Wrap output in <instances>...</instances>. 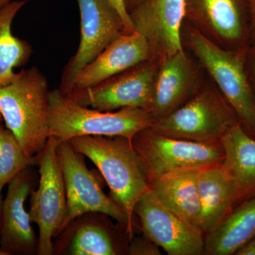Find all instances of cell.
Listing matches in <instances>:
<instances>
[{
	"label": "cell",
	"mask_w": 255,
	"mask_h": 255,
	"mask_svg": "<svg viewBox=\"0 0 255 255\" xmlns=\"http://www.w3.org/2000/svg\"><path fill=\"white\" fill-rule=\"evenodd\" d=\"M131 143L148 187L168 174L221 165L224 157L221 144L168 136L152 127L137 132Z\"/></svg>",
	"instance_id": "5b68a950"
},
{
	"label": "cell",
	"mask_w": 255,
	"mask_h": 255,
	"mask_svg": "<svg viewBox=\"0 0 255 255\" xmlns=\"http://www.w3.org/2000/svg\"><path fill=\"white\" fill-rule=\"evenodd\" d=\"M129 255H161L160 248L150 238L143 235L141 237L132 238L128 248Z\"/></svg>",
	"instance_id": "cb8c5ba5"
},
{
	"label": "cell",
	"mask_w": 255,
	"mask_h": 255,
	"mask_svg": "<svg viewBox=\"0 0 255 255\" xmlns=\"http://www.w3.org/2000/svg\"><path fill=\"white\" fill-rule=\"evenodd\" d=\"M196 74L184 50L159 61L150 112L155 120L184 105L195 93Z\"/></svg>",
	"instance_id": "2e32d148"
},
{
	"label": "cell",
	"mask_w": 255,
	"mask_h": 255,
	"mask_svg": "<svg viewBox=\"0 0 255 255\" xmlns=\"http://www.w3.org/2000/svg\"><path fill=\"white\" fill-rule=\"evenodd\" d=\"M70 254L114 255L118 254L113 240L105 228L95 223H85L75 231L70 242Z\"/></svg>",
	"instance_id": "603a6c76"
},
{
	"label": "cell",
	"mask_w": 255,
	"mask_h": 255,
	"mask_svg": "<svg viewBox=\"0 0 255 255\" xmlns=\"http://www.w3.org/2000/svg\"><path fill=\"white\" fill-rule=\"evenodd\" d=\"M142 232L169 255H205L204 233L167 209L149 189L134 209Z\"/></svg>",
	"instance_id": "8fae6325"
},
{
	"label": "cell",
	"mask_w": 255,
	"mask_h": 255,
	"mask_svg": "<svg viewBox=\"0 0 255 255\" xmlns=\"http://www.w3.org/2000/svg\"><path fill=\"white\" fill-rule=\"evenodd\" d=\"M236 255H255V237L243 245Z\"/></svg>",
	"instance_id": "4316f807"
},
{
	"label": "cell",
	"mask_w": 255,
	"mask_h": 255,
	"mask_svg": "<svg viewBox=\"0 0 255 255\" xmlns=\"http://www.w3.org/2000/svg\"><path fill=\"white\" fill-rule=\"evenodd\" d=\"M221 144L224 152L221 166L236 187L238 205L255 196V139L239 123Z\"/></svg>",
	"instance_id": "e0dca14e"
},
{
	"label": "cell",
	"mask_w": 255,
	"mask_h": 255,
	"mask_svg": "<svg viewBox=\"0 0 255 255\" xmlns=\"http://www.w3.org/2000/svg\"><path fill=\"white\" fill-rule=\"evenodd\" d=\"M158 63L144 62L95 86L73 90L69 97L83 107L102 112L135 107L150 112Z\"/></svg>",
	"instance_id": "9c48e42d"
},
{
	"label": "cell",
	"mask_w": 255,
	"mask_h": 255,
	"mask_svg": "<svg viewBox=\"0 0 255 255\" xmlns=\"http://www.w3.org/2000/svg\"><path fill=\"white\" fill-rule=\"evenodd\" d=\"M57 154L66 189L67 210L63 230L75 219L89 213L107 215L126 227L129 238L133 237V225L128 216L102 190L82 154L68 141L59 140Z\"/></svg>",
	"instance_id": "ba28073f"
},
{
	"label": "cell",
	"mask_w": 255,
	"mask_h": 255,
	"mask_svg": "<svg viewBox=\"0 0 255 255\" xmlns=\"http://www.w3.org/2000/svg\"><path fill=\"white\" fill-rule=\"evenodd\" d=\"M80 13L78 50L62 73L60 91L68 95L82 69L121 35L126 34L120 15L109 0H76Z\"/></svg>",
	"instance_id": "30bf717a"
},
{
	"label": "cell",
	"mask_w": 255,
	"mask_h": 255,
	"mask_svg": "<svg viewBox=\"0 0 255 255\" xmlns=\"http://www.w3.org/2000/svg\"><path fill=\"white\" fill-rule=\"evenodd\" d=\"M199 170L168 174L149 185L158 200L182 219L198 226L201 214L198 189Z\"/></svg>",
	"instance_id": "ffe728a7"
},
{
	"label": "cell",
	"mask_w": 255,
	"mask_h": 255,
	"mask_svg": "<svg viewBox=\"0 0 255 255\" xmlns=\"http://www.w3.org/2000/svg\"><path fill=\"white\" fill-rule=\"evenodd\" d=\"M188 43L236 112L242 127L255 139V90L248 75L249 49L221 47L199 30L190 31Z\"/></svg>",
	"instance_id": "277c9868"
},
{
	"label": "cell",
	"mask_w": 255,
	"mask_h": 255,
	"mask_svg": "<svg viewBox=\"0 0 255 255\" xmlns=\"http://www.w3.org/2000/svg\"><path fill=\"white\" fill-rule=\"evenodd\" d=\"M184 4L185 18L204 30L205 35L224 48L249 49L247 0H184Z\"/></svg>",
	"instance_id": "4fadbf2b"
},
{
	"label": "cell",
	"mask_w": 255,
	"mask_h": 255,
	"mask_svg": "<svg viewBox=\"0 0 255 255\" xmlns=\"http://www.w3.org/2000/svg\"><path fill=\"white\" fill-rule=\"evenodd\" d=\"M59 140L53 136L47 140L38 156L39 186L31 191L30 220L39 230L38 252L39 255L54 253L53 239L63 231L66 216V189L63 172L57 154Z\"/></svg>",
	"instance_id": "52a82bcc"
},
{
	"label": "cell",
	"mask_w": 255,
	"mask_h": 255,
	"mask_svg": "<svg viewBox=\"0 0 255 255\" xmlns=\"http://www.w3.org/2000/svg\"><path fill=\"white\" fill-rule=\"evenodd\" d=\"M250 22L249 51L255 53V0H247Z\"/></svg>",
	"instance_id": "484cf974"
},
{
	"label": "cell",
	"mask_w": 255,
	"mask_h": 255,
	"mask_svg": "<svg viewBox=\"0 0 255 255\" xmlns=\"http://www.w3.org/2000/svg\"><path fill=\"white\" fill-rule=\"evenodd\" d=\"M48 80L36 67L22 70L9 85L0 88V113L30 156L44 148L49 138Z\"/></svg>",
	"instance_id": "6da1fadb"
},
{
	"label": "cell",
	"mask_w": 255,
	"mask_h": 255,
	"mask_svg": "<svg viewBox=\"0 0 255 255\" xmlns=\"http://www.w3.org/2000/svg\"><path fill=\"white\" fill-rule=\"evenodd\" d=\"M129 16L134 31L147 40L154 61L183 50L181 28L185 18L184 0H142Z\"/></svg>",
	"instance_id": "7c38bea8"
},
{
	"label": "cell",
	"mask_w": 255,
	"mask_h": 255,
	"mask_svg": "<svg viewBox=\"0 0 255 255\" xmlns=\"http://www.w3.org/2000/svg\"><path fill=\"white\" fill-rule=\"evenodd\" d=\"M2 121H3L2 117H1V113H0V124H1V122H2Z\"/></svg>",
	"instance_id": "1f68e13d"
},
{
	"label": "cell",
	"mask_w": 255,
	"mask_h": 255,
	"mask_svg": "<svg viewBox=\"0 0 255 255\" xmlns=\"http://www.w3.org/2000/svg\"><path fill=\"white\" fill-rule=\"evenodd\" d=\"M38 162V156L27 155L13 132L0 124V191L19 172Z\"/></svg>",
	"instance_id": "7402d4cb"
},
{
	"label": "cell",
	"mask_w": 255,
	"mask_h": 255,
	"mask_svg": "<svg viewBox=\"0 0 255 255\" xmlns=\"http://www.w3.org/2000/svg\"><path fill=\"white\" fill-rule=\"evenodd\" d=\"M12 0H0V9Z\"/></svg>",
	"instance_id": "4dcf8cb0"
},
{
	"label": "cell",
	"mask_w": 255,
	"mask_h": 255,
	"mask_svg": "<svg viewBox=\"0 0 255 255\" xmlns=\"http://www.w3.org/2000/svg\"><path fill=\"white\" fill-rule=\"evenodd\" d=\"M239 123L221 92L206 87L196 92L177 110L155 120L151 127L168 136L221 144L224 135Z\"/></svg>",
	"instance_id": "8992f818"
},
{
	"label": "cell",
	"mask_w": 255,
	"mask_h": 255,
	"mask_svg": "<svg viewBox=\"0 0 255 255\" xmlns=\"http://www.w3.org/2000/svg\"><path fill=\"white\" fill-rule=\"evenodd\" d=\"M1 191H0V226H1V213H2L3 199L1 196Z\"/></svg>",
	"instance_id": "f546056e"
},
{
	"label": "cell",
	"mask_w": 255,
	"mask_h": 255,
	"mask_svg": "<svg viewBox=\"0 0 255 255\" xmlns=\"http://www.w3.org/2000/svg\"><path fill=\"white\" fill-rule=\"evenodd\" d=\"M255 237V196L236 206L204 235L205 255H232Z\"/></svg>",
	"instance_id": "d6986e66"
},
{
	"label": "cell",
	"mask_w": 255,
	"mask_h": 255,
	"mask_svg": "<svg viewBox=\"0 0 255 255\" xmlns=\"http://www.w3.org/2000/svg\"><path fill=\"white\" fill-rule=\"evenodd\" d=\"M26 3L27 0H12L0 9V88L16 78L14 69L26 65L33 54L31 44L15 36L11 30L14 18Z\"/></svg>",
	"instance_id": "44dd1931"
},
{
	"label": "cell",
	"mask_w": 255,
	"mask_h": 255,
	"mask_svg": "<svg viewBox=\"0 0 255 255\" xmlns=\"http://www.w3.org/2000/svg\"><path fill=\"white\" fill-rule=\"evenodd\" d=\"M109 1L120 15L124 22L126 34L132 33L134 31L133 26H132L131 20H130L124 0H109Z\"/></svg>",
	"instance_id": "d4e9b609"
},
{
	"label": "cell",
	"mask_w": 255,
	"mask_h": 255,
	"mask_svg": "<svg viewBox=\"0 0 255 255\" xmlns=\"http://www.w3.org/2000/svg\"><path fill=\"white\" fill-rule=\"evenodd\" d=\"M0 255H6V253H3V252L0 251Z\"/></svg>",
	"instance_id": "d6a6232c"
},
{
	"label": "cell",
	"mask_w": 255,
	"mask_h": 255,
	"mask_svg": "<svg viewBox=\"0 0 255 255\" xmlns=\"http://www.w3.org/2000/svg\"><path fill=\"white\" fill-rule=\"evenodd\" d=\"M198 189L201 205L198 227L205 235L238 205L237 192L221 165L199 170Z\"/></svg>",
	"instance_id": "ac0fdd59"
},
{
	"label": "cell",
	"mask_w": 255,
	"mask_h": 255,
	"mask_svg": "<svg viewBox=\"0 0 255 255\" xmlns=\"http://www.w3.org/2000/svg\"><path fill=\"white\" fill-rule=\"evenodd\" d=\"M30 167L23 169L8 183L3 201L0 226V251L6 255H33L38 252V238L24 208L35 178Z\"/></svg>",
	"instance_id": "5bb4252c"
},
{
	"label": "cell",
	"mask_w": 255,
	"mask_h": 255,
	"mask_svg": "<svg viewBox=\"0 0 255 255\" xmlns=\"http://www.w3.org/2000/svg\"><path fill=\"white\" fill-rule=\"evenodd\" d=\"M152 60V52L145 37L136 31L121 35L82 69L72 91L95 86L138 64Z\"/></svg>",
	"instance_id": "9a60e30c"
},
{
	"label": "cell",
	"mask_w": 255,
	"mask_h": 255,
	"mask_svg": "<svg viewBox=\"0 0 255 255\" xmlns=\"http://www.w3.org/2000/svg\"><path fill=\"white\" fill-rule=\"evenodd\" d=\"M150 111L127 107L102 112L83 107L59 89L50 92L48 105L49 137L68 141L83 135L123 136L131 140L137 132L153 125Z\"/></svg>",
	"instance_id": "7a4b0ae2"
},
{
	"label": "cell",
	"mask_w": 255,
	"mask_h": 255,
	"mask_svg": "<svg viewBox=\"0 0 255 255\" xmlns=\"http://www.w3.org/2000/svg\"><path fill=\"white\" fill-rule=\"evenodd\" d=\"M248 63L251 64L252 81H253L255 90V53H251L249 51V53H248Z\"/></svg>",
	"instance_id": "83f0119b"
},
{
	"label": "cell",
	"mask_w": 255,
	"mask_h": 255,
	"mask_svg": "<svg viewBox=\"0 0 255 255\" xmlns=\"http://www.w3.org/2000/svg\"><path fill=\"white\" fill-rule=\"evenodd\" d=\"M97 166L110 189V198L132 221L137 201L149 190L131 140L123 136L83 135L68 140Z\"/></svg>",
	"instance_id": "3957f363"
},
{
	"label": "cell",
	"mask_w": 255,
	"mask_h": 255,
	"mask_svg": "<svg viewBox=\"0 0 255 255\" xmlns=\"http://www.w3.org/2000/svg\"><path fill=\"white\" fill-rule=\"evenodd\" d=\"M142 0H124L126 6H127V9L128 13L130 12L131 10L133 9Z\"/></svg>",
	"instance_id": "f1b7e54d"
}]
</instances>
